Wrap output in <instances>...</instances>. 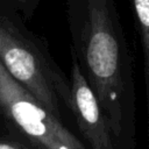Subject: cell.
Here are the masks:
<instances>
[{"instance_id": "cell-1", "label": "cell", "mask_w": 149, "mask_h": 149, "mask_svg": "<svg viewBox=\"0 0 149 149\" xmlns=\"http://www.w3.org/2000/svg\"><path fill=\"white\" fill-rule=\"evenodd\" d=\"M71 52L108 121L115 148L133 147V59L114 0H65Z\"/></svg>"}, {"instance_id": "cell-2", "label": "cell", "mask_w": 149, "mask_h": 149, "mask_svg": "<svg viewBox=\"0 0 149 149\" xmlns=\"http://www.w3.org/2000/svg\"><path fill=\"white\" fill-rule=\"evenodd\" d=\"M0 62L9 74L63 121L72 115L70 81L40 41L0 15Z\"/></svg>"}, {"instance_id": "cell-3", "label": "cell", "mask_w": 149, "mask_h": 149, "mask_svg": "<svg viewBox=\"0 0 149 149\" xmlns=\"http://www.w3.org/2000/svg\"><path fill=\"white\" fill-rule=\"evenodd\" d=\"M0 112L14 133L30 147L45 149H84L86 147L61 119L15 80L1 62Z\"/></svg>"}, {"instance_id": "cell-4", "label": "cell", "mask_w": 149, "mask_h": 149, "mask_svg": "<svg viewBox=\"0 0 149 149\" xmlns=\"http://www.w3.org/2000/svg\"><path fill=\"white\" fill-rule=\"evenodd\" d=\"M71 99L72 116H74L83 139L92 149H114L108 121L100 104L83 74L76 56L71 52Z\"/></svg>"}, {"instance_id": "cell-5", "label": "cell", "mask_w": 149, "mask_h": 149, "mask_svg": "<svg viewBox=\"0 0 149 149\" xmlns=\"http://www.w3.org/2000/svg\"><path fill=\"white\" fill-rule=\"evenodd\" d=\"M133 10L135 14L136 26L141 36L144 68H146V83H147V97L149 105V0H130Z\"/></svg>"}, {"instance_id": "cell-6", "label": "cell", "mask_w": 149, "mask_h": 149, "mask_svg": "<svg viewBox=\"0 0 149 149\" xmlns=\"http://www.w3.org/2000/svg\"><path fill=\"white\" fill-rule=\"evenodd\" d=\"M17 148H31V147L19 135L0 136V149H17Z\"/></svg>"}, {"instance_id": "cell-7", "label": "cell", "mask_w": 149, "mask_h": 149, "mask_svg": "<svg viewBox=\"0 0 149 149\" xmlns=\"http://www.w3.org/2000/svg\"><path fill=\"white\" fill-rule=\"evenodd\" d=\"M16 1H19L20 3H27V5H31V3H34L35 1H37V0H16Z\"/></svg>"}]
</instances>
